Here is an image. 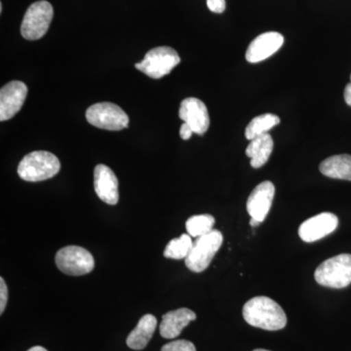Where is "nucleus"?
Listing matches in <instances>:
<instances>
[{"mask_svg": "<svg viewBox=\"0 0 351 351\" xmlns=\"http://www.w3.org/2000/svg\"><path fill=\"white\" fill-rule=\"evenodd\" d=\"M193 242L189 234H182L179 239L171 240L164 250V257L174 260H186L193 248Z\"/></svg>", "mask_w": 351, "mask_h": 351, "instance_id": "nucleus-20", "label": "nucleus"}, {"mask_svg": "<svg viewBox=\"0 0 351 351\" xmlns=\"http://www.w3.org/2000/svg\"><path fill=\"white\" fill-rule=\"evenodd\" d=\"M243 317L251 326L267 331L283 329L287 324V316L282 307L267 297H255L243 307Z\"/></svg>", "mask_w": 351, "mask_h": 351, "instance_id": "nucleus-1", "label": "nucleus"}, {"mask_svg": "<svg viewBox=\"0 0 351 351\" xmlns=\"http://www.w3.org/2000/svg\"><path fill=\"white\" fill-rule=\"evenodd\" d=\"M223 237L219 230H213L207 234L197 237L193 242V248L188 258H186V265L193 272L204 271L209 267L212 260L223 244Z\"/></svg>", "mask_w": 351, "mask_h": 351, "instance_id": "nucleus-4", "label": "nucleus"}, {"mask_svg": "<svg viewBox=\"0 0 351 351\" xmlns=\"http://www.w3.org/2000/svg\"><path fill=\"white\" fill-rule=\"evenodd\" d=\"M161 351H196L195 345L186 339H177L162 346Z\"/></svg>", "mask_w": 351, "mask_h": 351, "instance_id": "nucleus-22", "label": "nucleus"}, {"mask_svg": "<svg viewBox=\"0 0 351 351\" xmlns=\"http://www.w3.org/2000/svg\"><path fill=\"white\" fill-rule=\"evenodd\" d=\"M316 282L324 287L341 289L351 284V255L341 254L321 263L314 274Z\"/></svg>", "mask_w": 351, "mask_h": 351, "instance_id": "nucleus-3", "label": "nucleus"}, {"mask_svg": "<svg viewBox=\"0 0 351 351\" xmlns=\"http://www.w3.org/2000/svg\"><path fill=\"white\" fill-rule=\"evenodd\" d=\"M320 172L332 179L351 181V156L339 154L325 159L319 166Z\"/></svg>", "mask_w": 351, "mask_h": 351, "instance_id": "nucleus-18", "label": "nucleus"}, {"mask_svg": "<svg viewBox=\"0 0 351 351\" xmlns=\"http://www.w3.org/2000/svg\"><path fill=\"white\" fill-rule=\"evenodd\" d=\"M338 225L336 215L321 213L304 221L300 226L299 235L304 242L317 241L334 232Z\"/></svg>", "mask_w": 351, "mask_h": 351, "instance_id": "nucleus-12", "label": "nucleus"}, {"mask_svg": "<svg viewBox=\"0 0 351 351\" xmlns=\"http://www.w3.org/2000/svg\"><path fill=\"white\" fill-rule=\"evenodd\" d=\"M207 6L212 12L223 13L226 10V0H207Z\"/></svg>", "mask_w": 351, "mask_h": 351, "instance_id": "nucleus-24", "label": "nucleus"}, {"mask_svg": "<svg viewBox=\"0 0 351 351\" xmlns=\"http://www.w3.org/2000/svg\"><path fill=\"white\" fill-rule=\"evenodd\" d=\"M56 265L64 274L80 276L90 274L94 269L95 261L86 249L80 246H66L58 251Z\"/></svg>", "mask_w": 351, "mask_h": 351, "instance_id": "nucleus-8", "label": "nucleus"}, {"mask_svg": "<svg viewBox=\"0 0 351 351\" xmlns=\"http://www.w3.org/2000/svg\"><path fill=\"white\" fill-rule=\"evenodd\" d=\"M61 169L59 159L51 152L38 151L27 154L18 166V175L27 182H41L55 177Z\"/></svg>", "mask_w": 351, "mask_h": 351, "instance_id": "nucleus-2", "label": "nucleus"}, {"mask_svg": "<svg viewBox=\"0 0 351 351\" xmlns=\"http://www.w3.org/2000/svg\"><path fill=\"white\" fill-rule=\"evenodd\" d=\"M283 43V36L279 32H265L252 41L246 51V60L252 64L265 61L280 49Z\"/></svg>", "mask_w": 351, "mask_h": 351, "instance_id": "nucleus-13", "label": "nucleus"}, {"mask_svg": "<svg viewBox=\"0 0 351 351\" xmlns=\"http://www.w3.org/2000/svg\"><path fill=\"white\" fill-rule=\"evenodd\" d=\"M254 351H269V350H255Z\"/></svg>", "mask_w": 351, "mask_h": 351, "instance_id": "nucleus-30", "label": "nucleus"}, {"mask_svg": "<svg viewBox=\"0 0 351 351\" xmlns=\"http://www.w3.org/2000/svg\"><path fill=\"white\" fill-rule=\"evenodd\" d=\"M274 151V140L269 133L253 138L246 149L247 156L251 158V166L255 169L263 167Z\"/></svg>", "mask_w": 351, "mask_h": 351, "instance_id": "nucleus-17", "label": "nucleus"}, {"mask_svg": "<svg viewBox=\"0 0 351 351\" xmlns=\"http://www.w3.org/2000/svg\"><path fill=\"white\" fill-rule=\"evenodd\" d=\"M181 62L179 54L168 46H159L147 53L144 60L136 64V69L154 80L169 75Z\"/></svg>", "mask_w": 351, "mask_h": 351, "instance_id": "nucleus-5", "label": "nucleus"}, {"mask_svg": "<svg viewBox=\"0 0 351 351\" xmlns=\"http://www.w3.org/2000/svg\"><path fill=\"white\" fill-rule=\"evenodd\" d=\"M7 302H8V288L5 281L1 277L0 278V314L5 311Z\"/></svg>", "mask_w": 351, "mask_h": 351, "instance_id": "nucleus-23", "label": "nucleus"}, {"mask_svg": "<svg viewBox=\"0 0 351 351\" xmlns=\"http://www.w3.org/2000/svg\"><path fill=\"white\" fill-rule=\"evenodd\" d=\"M94 189L98 197L107 204L117 205L119 202V180L113 171L104 164L95 168Z\"/></svg>", "mask_w": 351, "mask_h": 351, "instance_id": "nucleus-14", "label": "nucleus"}, {"mask_svg": "<svg viewBox=\"0 0 351 351\" xmlns=\"http://www.w3.org/2000/svg\"><path fill=\"white\" fill-rule=\"evenodd\" d=\"M276 195V188L271 182H261L252 191L247 200V211L251 218L258 223H263L271 208L272 201Z\"/></svg>", "mask_w": 351, "mask_h": 351, "instance_id": "nucleus-11", "label": "nucleus"}, {"mask_svg": "<svg viewBox=\"0 0 351 351\" xmlns=\"http://www.w3.org/2000/svg\"><path fill=\"white\" fill-rule=\"evenodd\" d=\"M193 131L191 127L184 122V124L181 126V129H180V136H181L182 140H189V138L193 136Z\"/></svg>", "mask_w": 351, "mask_h": 351, "instance_id": "nucleus-25", "label": "nucleus"}, {"mask_svg": "<svg viewBox=\"0 0 351 351\" xmlns=\"http://www.w3.org/2000/svg\"><path fill=\"white\" fill-rule=\"evenodd\" d=\"M215 218L211 215H196L186 221V232L191 237H200L213 230Z\"/></svg>", "mask_w": 351, "mask_h": 351, "instance_id": "nucleus-21", "label": "nucleus"}, {"mask_svg": "<svg viewBox=\"0 0 351 351\" xmlns=\"http://www.w3.org/2000/svg\"><path fill=\"white\" fill-rule=\"evenodd\" d=\"M279 123H280V119L276 114L265 113V114L258 115V117L252 120L248 126L246 127L245 137L252 141L253 138L258 137V136L267 134L270 129L278 125Z\"/></svg>", "mask_w": 351, "mask_h": 351, "instance_id": "nucleus-19", "label": "nucleus"}, {"mask_svg": "<svg viewBox=\"0 0 351 351\" xmlns=\"http://www.w3.org/2000/svg\"><path fill=\"white\" fill-rule=\"evenodd\" d=\"M54 16V10L45 0L32 4L25 14L21 25V34L27 40H38L43 38L49 29Z\"/></svg>", "mask_w": 351, "mask_h": 351, "instance_id": "nucleus-6", "label": "nucleus"}, {"mask_svg": "<svg viewBox=\"0 0 351 351\" xmlns=\"http://www.w3.org/2000/svg\"><path fill=\"white\" fill-rule=\"evenodd\" d=\"M2 9H3V6H2V3H0V12H2Z\"/></svg>", "mask_w": 351, "mask_h": 351, "instance_id": "nucleus-29", "label": "nucleus"}, {"mask_svg": "<svg viewBox=\"0 0 351 351\" xmlns=\"http://www.w3.org/2000/svg\"><path fill=\"white\" fill-rule=\"evenodd\" d=\"M261 223H258V221H256V219H250V225L252 226H258L260 225Z\"/></svg>", "mask_w": 351, "mask_h": 351, "instance_id": "nucleus-28", "label": "nucleus"}, {"mask_svg": "<svg viewBox=\"0 0 351 351\" xmlns=\"http://www.w3.org/2000/svg\"><path fill=\"white\" fill-rule=\"evenodd\" d=\"M86 119L91 125L108 131H120L129 126L126 112L115 104L98 103L86 112Z\"/></svg>", "mask_w": 351, "mask_h": 351, "instance_id": "nucleus-7", "label": "nucleus"}, {"mask_svg": "<svg viewBox=\"0 0 351 351\" xmlns=\"http://www.w3.org/2000/svg\"><path fill=\"white\" fill-rule=\"evenodd\" d=\"M345 100L346 103L348 104V106L351 107V76H350V83H348L346 85L345 89Z\"/></svg>", "mask_w": 351, "mask_h": 351, "instance_id": "nucleus-26", "label": "nucleus"}, {"mask_svg": "<svg viewBox=\"0 0 351 351\" xmlns=\"http://www.w3.org/2000/svg\"><path fill=\"white\" fill-rule=\"evenodd\" d=\"M27 351H48L46 350V348H43V346H34V348H32L31 350H29Z\"/></svg>", "mask_w": 351, "mask_h": 351, "instance_id": "nucleus-27", "label": "nucleus"}, {"mask_svg": "<svg viewBox=\"0 0 351 351\" xmlns=\"http://www.w3.org/2000/svg\"><path fill=\"white\" fill-rule=\"evenodd\" d=\"M195 319L196 314L189 308L176 309L164 314L159 328L161 337L168 339L177 338L182 330Z\"/></svg>", "mask_w": 351, "mask_h": 351, "instance_id": "nucleus-15", "label": "nucleus"}, {"mask_svg": "<svg viewBox=\"0 0 351 351\" xmlns=\"http://www.w3.org/2000/svg\"><path fill=\"white\" fill-rule=\"evenodd\" d=\"M157 327V319L152 314H145L138 321L137 326L129 334L127 346L132 350H142L147 348Z\"/></svg>", "mask_w": 351, "mask_h": 351, "instance_id": "nucleus-16", "label": "nucleus"}, {"mask_svg": "<svg viewBox=\"0 0 351 351\" xmlns=\"http://www.w3.org/2000/svg\"><path fill=\"white\" fill-rule=\"evenodd\" d=\"M180 119L189 124L193 133L204 135L210 126L209 113L205 104L199 99L188 98L182 101L179 110Z\"/></svg>", "mask_w": 351, "mask_h": 351, "instance_id": "nucleus-10", "label": "nucleus"}, {"mask_svg": "<svg viewBox=\"0 0 351 351\" xmlns=\"http://www.w3.org/2000/svg\"><path fill=\"white\" fill-rule=\"evenodd\" d=\"M27 96V87L22 82L7 83L0 90V120L6 121L20 112Z\"/></svg>", "mask_w": 351, "mask_h": 351, "instance_id": "nucleus-9", "label": "nucleus"}]
</instances>
